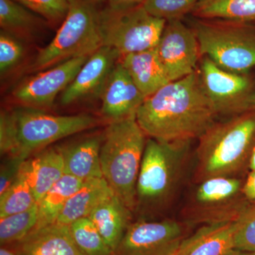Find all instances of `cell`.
<instances>
[{
	"mask_svg": "<svg viewBox=\"0 0 255 255\" xmlns=\"http://www.w3.org/2000/svg\"><path fill=\"white\" fill-rule=\"evenodd\" d=\"M38 204L18 214L0 218V243L1 246L21 241L36 228Z\"/></svg>",
	"mask_w": 255,
	"mask_h": 255,
	"instance_id": "27",
	"label": "cell"
},
{
	"mask_svg": "<svg viewBox=\"0 0 255 255\" xmlns=\"http://www.w3.org/2000/svg\"><path fill=\"white\" fill-rule=\"evenodd\" d=\"M187 225L171 219L131 223L114 255H177Z\"/></svg>",
	"mask_w": 255,
	"mask_h": 255,
	"instance_id": "11",
	"label": "cell"
},
{
	"mask_svg": "<svg viewBox=\"0 0 255 255\" xmlns=\"http://www.w3.org/2000/svg\"><path fill=\"white\" fill-rule=\"evenodd\" d=\"M38 204L26 179L18 174L9 189L0 195V218L18 214Z\"/></svg>",
	"mask_w": 255,
	"mask_h": 255,
	"instance_id": "28",
	"label": "cell"
},
{
	"mask_svg": "<svg viewBox=\"0 0 255 255\" xmlns=\"http://www.w3.org/2000/svg\"><path fill=\"white\" fill-rule=\"evenodd\" d=\"M13 245L16 255H85L74 242L70 227L57 223L35 228Z\"/></svg>",
	"mask_w": 255,
	"mask_h": 255,
	"instance_id": "16",
	"label": "cell"
},
{
	"mask_svg": "<svg viewBox=\"0 0 255 255\" xmlns=\"http://www.w3.org/2000/svg\"><path fill=\"white\" fill-rule=\"evenodd\" d=\"M132 215L113 192L96 206L88 218L114 253L132 223Z\"/></svg>",
	"mask_w": 255,
	"mask_h": 255,
	"instance_id": "18",
	"label": "cell"
},
{
	"mask_svg": "<svg viewBox=\"0 0 255 255\" xmlns=\"http://www.w3.org/2000/svg\"><path fill=\"white\" fill-rule=\"evenodd\" d=\"M64 174L63 157L59 147H46L25 159L19 172L38 203Z\"/></svg>",
	"mask_w": 255,
	"mask_h": 255,
	"instance_id": "17",
	"label": "cell"
},
{
	"mask_svg": "<svg viewBox=\"0 0 255 255\" xmlns=\"http://www.w3.org/2000/svg\"><path fill=\"white\" fill-rule=\"evenodd\" d=\"M201 56L220 68L249 73L255 68V26L220 19H199L193 25Z\"/></svg>",
	"mask_w": 255,
	"mask_h": 255,
	"instance_id": "7",
	"label": "cell"
},
{
	"mask_svg": "<svg viewBox=\"0 0 255 255\" xmlns=\"http://www.w3.org/2000/svg\"><path fill=\"white\" fill-rule=\"evenodd\" d=\"M155 49L171 82L197 70L196 65L201 56L199 41L194 28L181 19L166 22Z\"/></svg>",
	"mask_w": 255,
	"mask_h": 255,
	"instance_id": "13",
	"label": "cell"
},
{
	"mask_svg": "<svg viewBox=\"0 0 255 255\" xmlns=\"http://www.w3.org/2000/svg\"><path fill=\"white\" fill-rule=\"evenodd\" d=\"M83 182L70 174H64L38 203V221L35 228L56 222L67 201L81 187Z\"/></svg>",
	"mask_w": 255,
	"mask_h": 255,
	"instance_id": "25",
	"label": "cell"
},
{
	"mask_svg": "<svg viewBox=\"0 0 255 255\" xmlns=\"http://www.w3.org/2000/svg\"><path fill=\"white\" fill-rule=\"evenodd\" d=\"M249 169L251 171H255V147L252 152L250 158Z\"/></svg>",
	"mask_w": 255,
	"mask_h": 255,
	"instance_id": "37",
	"label": "cell"
},
{
	"mask_svg": "<svg viewBox=\"0 0 255 255\" xmlns=\"http://www.w3.org/2000/svg\"><path fill=\"white\" fill-rule=\"evenodd\" d=\"M49 24L44 18L16 2L0 0L1 30L18 38H29Z\"/></svg>",
	"mask_w": 255,
	"mask_h": 255,
	"instance_id": "24",
	"label": "cell"
},
{
	"mask_svg": "<svg viewBox=\"0 0 255 255\" xmlns=\"http://www.w3.org/2000/svg\"><path fill=\"white\" fill-rule=\"evenodd\" d=\"M70 233L74 242L85 255H114L95 224L88 217L72 223Z\"/></svg>",
	"mask_w": 255,
	"mask_h": 255,
	"instance_id": "26",
	"label": "cell"
},
{
	"mask_svg": "<svg viewBox=\"0 0 255 255\" xmlns=\"http://www.w3.org/2000/svg\"><path fill=\"white\" fill-rule=\"evenodd\" d=\"M191 182L246 178L255 147V111L218 119L199 139Z\"/></svg>",
	"mask_w": 255,
	"mask_h": 255,
	"instance_id": "3",
	"label": "cell"
},
{
	"mask_svg": "<svg viewBox=\"0 0 255 255\" xmlns=\"http://www.w3.org/2000/svg\"><path fill=\"white\" fill-rule=\"evenodd\" d=\"M145 0H100L102 4L110 5L114 7H130L143 4Z\"/></svg>",
	"mask_w": 255,
	"mask_h": 255,
	"instance_id": "35",
	"label": "cell"
},
{
	"mask_svg": "<svg viewBox=\"0 0 255 255\" xmlns=\"http://www.w3.org/2000/svg\"><path fill=\"white\" fill-rule=\"evenodd\" d=\"M100 123L87 114L53 115L23 106L3 110L0 114V150L1 155L26 159L58 140Z\"/></svg>",
	"mask_w": 255,
	"mask_h": 255,
	"instance_id": "4",
	"label": "cell"
},
{
	"mask_svg": "<svg viewBox=\"0 0 255 255\" xmlns=\"http://www.w3.org/2000/svg\"><path fill=\"white\" fill-rule=\"evenodd\" d=\"M39 15L51 26L61 24L68 12V0H14Z\"/></svg>",
	"mask_w": 255,
	"mask_h": 255,
	"instance_id": "30",
	"label": "cell"
},
{
	"mask_svg": "<svg viewBox=\"0 0 255 255\" xmlns=\"http://www.w3.org/2000/svg\"><path fill=\"white\" fill-rule=\"evenodd\" d=\"M166 22L147 12L142 4L130 7L103 4L99 10L102 46L122 57L156 48Z\"/></svg>",
	"mask_w": 255,
	"mask_h": 255,
	"instance_id": "9",
	"label": "cell"
},
{
	"mask_svg": "<svg viewBox=\"0 0 255 255\" xmlns=\"http://www.w3.org/2000/svg\"><path fill=\"white\" fill-rule=\"evenodd\" d=\"M24 160L16 156H7L4 159L0 171V195L7 190L17 179L21 164Z\"/></svg>",
	"mask_w": 255,
	"mask_h": 255,
	"instance_id": "33",
	"label": "cell"
},
{
	"mask_svg": "<svg viewBox=\"0 0 255 255\" xmlns=\"http://www.w3.org/2000/svg\"><path fill=\"white\" fill-rule=\"evenodd\" d=\"M99 98L102 102L101 114L108 123L136 117L146 99L121 60L111 72Z\"/></svg>",
	"mask_w": 255,
	"mask_h": 255,
	"instance_id": "14",
	"label": "cell"
},
{
	"mask_svg": "<svg viewBox=\"0 0 255 255\" xmlns=\"http://www.w3.org/2000/svg\"><path fill=\"white\" fill-rule=\"evenodd\" d=\"M112 193L103 177L84 181L81 187L67 201L55 223L70 226L77 220L88 217L96 206Z\"/></svg>",
	"mask_w": 255,
	"mask_h": 255,
	"instance_id": "22",
	"label": "cell"
},
{
	"mask_svg": "<svg viewBox=\"0 0 255 255\" xmlns=\"http://www.w3.org/2000/svg\"><path fill=\"white\" fill-rule=\"evenodd\" d=\"M25 54L21 38L1 30L0 31V73L3 75L21 63Z\"/></svg>",
	"mask_w": 255,
	"mask_h": 255,
	"instance_id": "31",
	"label": "cell"
},
{
	"mask_svg": "<svg viewBox=\"0 0 255 255\" xmlns=\"http://www.w3.org/2000/svg\"><path fill=\"white\" fill-rule=\"evenodd\" d=\"M246 178L213 177L197 184L181 210L188 226L236 222L253 203L243 192Z\"/></svg>",
	"mask_w": 255,
	"mask_h": 255,
	"instance_id": "8",
	"label": "cell"
},
{
	"mask_svg": "<svg viewBox=\"0 0 255 255\" xmlns=\"http://www.w3.org/2000/svg\"><path fill=\"white\" fill-rule=\"evenodd\" d=\"M122 55L117 50L102 46L90 55L71 83L60 95V103L68 106L99 97L109 75Z\"/></svg>",
	"mask_w": 255,
	"mask_h": 255,
	"instance_id": "15",
	"label": "cell"
},
{
	"mask_svg": "<svg viewBox=\"0 0 255 255\" xmlns=\"http://www.w3.org/2000/svg\"><path fill=\"white\" fill-rule=\"evenodd\" d=\"M243 192L250 202L255 204V171H251L246 176L243 183Z\"/></svg>",
	"mask_w": 255,
	"mask_h": 255,
	"instance_id": "34",
	"label": "cell"
},
{
	"mask_svg": "<svg viewBox=\"0 0 255 255\" xmlns=\"http://www.w3.org/2000/svg\"><path fill=\"white\" fill-rule=\"evenodd\" d=\"M219 118L198 69L147 97L136 114L146 136L162 141L199 139Z\"/></svg>",
	"mask_w": 255,
	"mask_h": 255,
	"instance_id": "1",
	"label": "cell"
},
{
	"mask_svg": "<svg viewBox=\"0 0 255 255\" xmlns=\"http://www.w3.org/2000/svg\"><path fill=\"white\" fill-rule=\"evenodd\" d=\"M199 19H220L255 26V0H200L192 11Z\"/></svg>",
	"mask_w": 255,
	"mask_h": 255,
	"instance_id": "23",
	"label": "cell"
},
{
	"mask_svg": "<svg viewBox=\"0 0 255 255\" xmlns=\"http://www.w3.org/2000/svg\"><path fill=\"white\" fill-rule=\"evenodd\" d=\"M0 255H16L14 251L5 248V246H1L0 249Z\"/></svg>",
	"mask_w": 255,
	"mask_h": 255,
	"instance_id": "38",
	"label": "cell"
},
{
	"mask_svg": "<svg viewBox=\"0 0 255 255\" xmlns=\"http://www.w3.org/2000/svg\"><path fill=\"white\" fill-rule=\"evenodd\" d=\"M147 139L135 117L108 123L102 133V175L114 194L133 214L137 177Z\"/></svg>",
	"mask_w": 255,
	"mask_h": 255,
	"instance_id": "5",
	"label": "cell"
},
{
	"mask_svg": "<svg viewBox=\"0 0 255 255\" xmlns=\"http://www.w3.org/2000/svg\"><path fill=\"white\" fill-rule=\"evenodd\" d=\"M192 141L147 137L136 185L135 212L140 219L155 217L173 206L187 176Z\"/></svg>",
	"mask_w": 255,
	"mask_h": 255,
	"instance_id": "2",
	"label": "cell"
},
{
	"mask_svg": "<svg viewBox=\"0 0 255 255\" xmlns=\"http://www.w3.org/2000/svg\"><path fill=\"white\" fill-rule=\"evenodd\" d=\"M252 110L255 111V87L254 94H253V100H252Z\"/></svg>",
	"mask_w": 255,
	"mask_h": 255,
	"instance_id": "39",
	"label": "cell"
},
{
	"mask_svg": "<svg viewBox=\"0 0 255 255\" xmlns=\"http://www.w3.org/2000/svg\"><path fill=\"white\" fill-rule=\"evenodd\" d=\"M102 142L101 134L59 147L63 155L65 174L82 181L103 177L100 162Z\"/></svg>",
	"mask_w": 255,
	"mask_h": 255,
	"instance_id": "19",
	"label": "cell"
},
{
	"mask_svg": "<svg viewBox=\"0 0 255 255\" xmlns=\"http://www.w3.org/2000/svg\"><path fill=\"white\" fill-rule=\"evenodd\" d=\"M236 222L204 225L182 241L177 255H223L234 248Z\"/></svg>",
	"mask_w": 255,
	"mask_h": 255,
	"instance_id": "20",
	"label": "cell"
},
{
	"mask_svg": "<svg viewBox=\"0 0 255 255\" xmlns=\"http://www.w3.org/2000/svg\"><path fill=\"white\" fill-rule=\"evenodd\" d=\"M200 0H145L143 5L147 12L165 20L181 19L193 9Z\"/></svg>",
	"mask_w": 255,
	"mask_h": 255,
	"instance_id": "29",
	"label": "cell"
},
{
	"mask_svg": "<svg viewBox=\"0 0 255 255\" xmlns=\"http://www.w3.org/2000/svg\"><path fill=\"white\" fill-rule=\"evenodd\" d=\"M223 255H255V253H253V252L241 251V250L233 248V249L227 252L226 254Z\"/></svg>",
	"mask_w": 255,
	"mask_h": 255,
	"instance_id": "36",
	"label": "cell"
},
{
	"mask_svg": "<svg viewBox=\"0 0 255 255\" xmlns=\"http://www.w3.org/2000/svg\"><path fill=\"white\" fill-rule=\"evenodd\" d=\"M234 248L255 253V204H252L237 221Z\"/></svg>",
	"mask_w": 255,
	"mask_h": 255,
	"instance_id": "32",
	"label": "cell"
},
{
	"mask_svg": "<svg viewBox=\"0 0 255 255\" xmlns=\"http://www.w3.org/2000/svg\"><path fill=\"white\" fill-rule=\"evenodd\" d=\"M68 12L49 44L42 48L30 67L42 71L72 58L90 56L102 46L100 0H68Z\"/></svg>",
	"mask_w": 255,
	"mask_h": 255,
	"instance_id": "6",
	"label": "cell"
},
{
	"mask_svg": "<svg viewBox=\"0 0 255 255\" xmlns=\"http://www.w3.org/2000/svg\"><path fill=\"white\" fill-rule=\"evenodd\" d=\"M89 57L72 58L37 73L19 84L11 96L20 106L42 110L51 108Z\"/></svg>",
	"mask_w": 255,
	"mask_h": 255,
	"instance_id": "12",
	"label": "cell"
},
{
	"mask_svg": "<svg viewBox=\"0 0 255 255\" xmlns=\"http://www.w3.org/2000/svg\"><path fill=\"white\" fill-rule=\"evenodd\" d=\"M121 62L145 98L171 82L155 48L124 55Z\"/></svg>",
	"mask_w": 255,
	"mask_h": 255,
	"instance_id": "21",
	"label": "cell"
},
{
	"mask_svg": "<svg viewBox=\"0 0 255 255\" xmlns=\"http://www.w3.org/2000/svg\"><path fill=\"white\" fill-rule=\"evenodd\" d=\"M199 72L206 95L219 117L252 111L255 78L250 73L227 71L207 57H204Z\"/></svg>",
	"mask_w": 255,
	"mask_h": 255,
	"instance_id": "10",
	"label": "cell"
}]
</instances>
